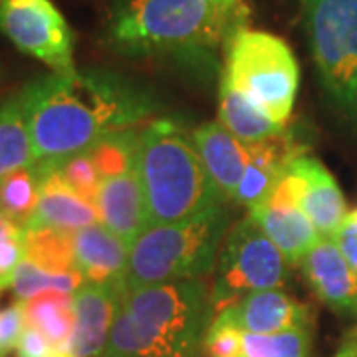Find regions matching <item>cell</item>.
<instances>
[{"mask_svg": "<svg viewBox=\"0 0 357 357\" xmlns=\"http://www.w3.org/2000/svg\"><path fill=\"white\" fill-rule=\"evenodd\" d=\"M121 304L143 357H195L213 319L211 292L203 280L128 288Z\"/></svg>", "mask_w": 357, "mask_h": 357, "instance_id": "5b68a950", "label": "cell"}, {"mask_svg": "<svg viewBox=\"0 0 357 357\" xmlns=\"http://www.w3.org/2000/svg\"><path fill=\"white\" fill-rule=\"evenodd\" d=\"M74 260L86 284L128 288L129 246L102 222L74 232Z\"/></svg>", "mask_w": 357, "mask_h": 357, "instance_id": "9a60e30c", "label": "cell"}, {"mask_svg": "<svg viewBox=\"0 0 357 357\" xmlns=\"http://www.w3.org/2000/svg\"><path fill=\"white\" fill-rule=\"evenodd\" d=\"M225 2H232L234 4V2H243V0H225Z\"/></svg>", "mask_w": 357, "mask_h": 357, "instance_id": "8d00e7d4", "label": "cell"}, {"mask_svg": "<svg viewBox=\"0 0 357 357\" xmlns=\"http://www.w3.org/2000/svg\"><path fill=\"white\" fill-rule=\"evenodd\" d=\"M36 165L32 133L20 93L0 105V181L8 173Z\"/></svg>", "mask_w": 357, "mask_h": 357, "instance_id": "44dd1931", "label": "cell"}, {"mask_svg": "<svg viewBox=\"0 0 357 357\" xmlns=\"http://www.w3.org/2000/svg\"><path fill=\"white\" fill-rule=\"evenodd\" d=\"M241 357H244V356H241Z\"/></svg>", "mask_w": 357, "mask_h": 357, "instance_id": "f35d334b", "label": "cell"}, {"mask_svg": "<svg viewBox=\"0 0 357 357\" xmlns=\"http://www.w3.org/2000/svg\"><path fill=\"white\" fill-rule=\"evenodd\" d=\"M192 143L222 199L234 201L238 183L248 165V145L236 139L220 121L199 126L192 131Z\"/></svg>", "mask_w": 357, "mask_h": 357, "instance_id": "e0dca14e", "label": "cell"}, {"mask_svg": "<svg viewBox=\"0 0 357 357\" xmlns=\"http://www.w3.org/2000/svg\"><path fill=\"white\" fill-rule=\"evenodd\" d=\"M96 206L103 227L115 232L128 246L135 243L149 229L137 165L121 175L103 178Z\"/></svg>", "mask_w": 357, "mask_h": 357, "instance_id": "2e32d148", "label": "cell"}, {"mask_svg": "<svg viewBox=\"0 0 357 357\" xmlns=\"http://www.w3.org/2000/svg\"><path fill=\"white\" fill-rule=\"evenodd\" d=\"M356 340H357V337H356Z\"/></svg>", "mask_w": 357, "mask_h": 357, "instance_id": "ab89813d", "label": "cell"}, {"mask_svg": "<svg viewBox=\"0 0 357 357\" xmlns=\"http://www.w3.org/2000/svg\"><path fill=\"white\" fill-rule=\"evenodd\" d=\"M222 79L274 121L288 123L298 93L300 68L284 40L243 28L225 52Z\"/></svg>", "mask_w": 357, "mask_h": 357, "instance_id": "8992f818", "label": "cell"}, {"mask_svg": "<svg viewBox=\"0 0 357 357\" xmlns=\"http://www.w3.org/2000/svg\"><path fill=\"white\" fill-rule=\"evenodd\" d=\"M126 290L112 284H84L74 292L76 326L68 345L70 357H102Z\"/></svg>", "mask_w": 357, "mask_h": 357, "instance_id": "8fae6325", "label": "cell"}, {"mask_svg": "<svg viewBox=\"0 0 357 357\" xmlns=\"http://www.w3.org/2000/svg\"><path fill=\"white\" fill-rule=\"evenodd\" d=\"M230 310L244 333H278L312 324V310L278 288L246 294Z\"/></svg>", "mask_w": 357, "mask_h": 357, "instance_id": "d6986e66", "label": "cell"}, {"mask_svg": "<svg viewBox=\"0 0 357 357\" xmlns=\"http://www.w3.org/2000/svg\"><path fill=\"white\" fill-rule=\"evenodd\" d=\"M356 337H357V328H356Z\"/></svg>", "mask_w": 357, "mask_h": 357, "instance_id": "74e56055", "label": "cell"}, {"mask_svg": "<svg viewBox=\"0 0 357 357\" xmlns=\"http://www.w3.org/2000/svg\"><path fill=\"white\" fill-rule=\"evenodd\" d=\"M141 129L129 128L105 135L88 149L102 178L115 177L137 165Z\"/></svg>", "mask_w": 357, "mask_h": 357, "instance_id": "d4e9b609", "label": "cell"}, {"mask_svg": "<svg viewBox=\"0 0 357 357\" xmlns=\"http://www.w3.org/2000/svg\"><path fill=\"white\" fill-rule=\"evenodd\" d=\"M38 169L40 201L28 227H54L76 232L100 222L98 206L72 191L56 171V167L50 163H38Z\"/></svg>", "mask_w": 357, "mask_h": 357, "instance_id": "ac0fdd59", "label": "cell"}, {"mask_svg": "<svg viewBox=\"0 0 357 357\" xmlns=\"http://www.w3.org/2000/svg\"><path fill=\"white\" fill-rule=\"evenodd\" d=\"M40 201L38 163L8 173L0 181V215L24 230Z\"/></svg>", "mask_w": 357, "mask_h": 357, "instance_id": "cb8c5ba5", "label": "cell"}, {"mask_svg": "<svg viewBox=\"0 0 357 357\" xmlns=\"http://www.w3.org/2000/svg\"><path fill=\"white\" fill-rule=\"evenodd\" d=\"M24 258L48 272H77L74 260V232L54 227H28L22 232Z\"/></svg>", "mask_w": 357, "mask_h": 357, "instance_id": "603a6c76", "label": "cell"}, {"mask_svg": "<svg viewBox=\"0 0 357 357\" xmlns=\"http://www.w3.org/2000/svg\"><path fill=\"white\" fill-rule=\"evenodd\" d=\"M16 357H70L68 351L56 347L46 335H42L38 330L26 326L20 342L16 345Z\"/></svg>", "mask_w": 357, "mask_h": 357, "instance_id": "4dcf8cb0", "label": "cell"}, {"mask_svg": "<svg viewBox=\"0 0 357 357\" xmlns=\"http://www.w3.org/2000/svg\"><path fill=\"white\" fill-rule=\"evenodd\" d=\"M290 262L250 217L230 227L211 290L213 316L246 294L276 290L290 276Z\"/></svg>", "mask_w": 357, "mask_h": 357, "instance_id": "ba28073f", "label": "cell"}, {"mask_svg": "<svg viewBox=\"0 0 357 357\" xmlns=\"http://www.w3.org/2000/svg\"><path fill=\"white\" fill-rule=\"evenodd\" d=\"M14 234H22V229L16 227L14 222H10L4 215H0V238H6V236H14Z\"/></svg>", "mask_w": 357, "mask_h": 357, "instance_id": "836d02e7", "label": "cell"}, {"mask_svg": "<svg viewBox=\"0 0 357 357\" xmlns=\"http://www.w3.org/2000/svg\"><path fill=\"white\" fill-rule=\"evenodd\" d=\"M229 230L225 204L187 220L149 227L129 246L128 288L203 280L217 268Z\"/></svg>", "mask_w": 357, "mask_h": 357, "instance_id": "277c9868", "label": "cell"}, {"mask_svg": "<svg viewBox=\"0 0 357 357\" xmlns=\"http://www.w3.org/2000/svg\"><path fill=\"white\" fill-rule=\"evenodd\" d=\"M310 288L337 314H357V270L333 238H319L300 262Z\"/></svg>", "mask_w": 357, "mask_h": 357, "instance_id": "7c38bea8", "label": "cell"}, {"mask_svg": "<svg viewBox=\"0 0 357 357\" xmlns=\"http://www.w3.org/2000/svg\"><path fill=\"white\" fill-rule=\"evenodd\" d=\"M26 330V318L22 302H16L0 310V357L16 349Z\"/></svg>", "mask_w": 357, "mask_h": 357, "instance_id": "f546056e", "label": "cell"}, {"mask_svg": "<svg viewBox=\"0 0 357 357\" xmlns=\"http://www.w3.org/2000/svg\"><path fill=\"white\" fill-rule=\"evenodd\" d=\"M312 328L300 326L278 333H244V357H307Z\"/></svg>", "mask_w": 357, "mask_h": 357, "instance_id": "4316f807", "label": "cell"}, {"mask_svg": "<svg viewBox=\"0 0 357 357\" xmlns=\"http://www.w3.org/2000/svg\"><path fill=\"white\" fill-rule=\"evenodd\" d=\"M218 121L246 145L274 137L286 129L225 79H220L218 89Z\"/></svg>", "mask_w": 357, "mask_h": 357, "instance_id": "ffe728a7", "label": "cell"}, {"mask_svg": "<svg viewBox=\"0 0 357 357\" xmlns=\"http://www.w3.org/2000/svg\"><path fill=\"white\" fill-rule=\"evenodd\" d=\"M243 2L126 0L112 14L105 38L129 58H169L215 68L218 52L244 28Z\"/></svg>", "mask_w": 357, "mask_h": 357, "instance_id": "7a4b0ae2", "label": "cell"}, {"mask_svg": "<svg viewBox=\"0 0 357 357\" xmlns=\"http://www.w3.org/2000/svg\"><path fill=\"white\" fill-rule=\"evenodd\" d=\"M248 165L232 203L250 211L274 191V187L286 177L294 161L304 155V151L284 129L274 137L248 145Z\"/></svg>", "mask_w": 357, "mask_h": 357, "instance_id": "4fadbf2b", "label": "cell"}, {"mask_svg": "<svg viewBox=\"0 0 357 357\" xmlns=\"http://www.w3.org/2000/svg\"><path fill=\"white\" fill-rule=\"evenodd\" d=\"M26 107L36 163H58L88 151L121 129L137 128L155 112L151 93L109 70L50 74L18 91Z\"/></svg>", "mask_w": 357, "mask_h": 357, "instance_id": "6da1fadb", "label": "cell"}, {"mask_svg": "<svg viewBox=\"0 0 357 357\" xmlns=\"http://www.w3.org/2000/svg\"><path fill=\"white\" fill-rule=\"evenodd\" d=\"M0 30L56 74L76 72L72 30L50 0H0Z\"/></svg>", "mask_w": 357, "mask_h": 357, "instance_id": "9c48e42d", "label": "cell"}, {"mask_svg": "<svg viewBox=\"0 0 357 357\" xmlns=\"http://www.w3.org/2000/svg\"><path fill=\"white\" fill-rule=\"evenodd\" d=\"M86 282L82 278L79 272H64V274H56L48 272L44 268L36 266L30 260H22L18 268L14 270L10 286L14 296L18 298V302H26L34 296L44 292H66L74 294L79 290Z\"/></svg>", "mask_w": 357, "mask_h": 357, "instance_id": "484cf974", "label": "cell"}, {"mask_svg": "<svg viewBox=\"0 0 357 357\" xmlns=\"http://www.w3.org/2000/svg\"><path fill=\"white\" fill-rule=\"evenodd\" d=\"M50 165L56 167V171L60 173V177L64 178L66 185L72 191H76L88 203H98V192H100L103 178L88 151L72 155V157H68L64 161L50 163Z\"/></svg>", "mask_w": 357, "mask_h": 357, "instance_id": "f1b7e54d", "label": "cell"}, {"mask_svg": "<svg viewBox=\"0 0 357 357\" xmlns=\"http://www.w3.org/2000/svg\"><path fill=\"white\" fill-rule=\"evenodd\" d=\"M300 187V206L321 238H332L347 217L344 192L332 173L310 155H300L290 167Z\"/></svg>", "mask_w": 357, "mask_h": 357, "instance_id": "5bb4252c", "label": "cell"}, {"mask_svg": "<svg viewBox=\"0 0 357 357\" xmlns=\"http://www.w3.org/2000/svg\"><path fill=\"white\" fill-rule=\"evenodd\" d=\"M4 288H8V282H6V280H2V278H0V292H2V290H4Z\"/></svg>", "mask_w": 357, "mask_h": 357, "instance_id": "d590c367", "label": "cell"}, {"mask_svg": "<svg viewBox=\"0 0 357 357\" xmlns=\"http://www.w3.org/2000/svg\"><path fill=\"white\" fill-rule=\"evenodd\" d=\"M332 238L342 248V252L351 262V266L357 270V208L347 213L342 227L335 230Z\"/></svg>", "mask_w": 357, "mask_h": 357, "instance_id": "d6a6232c", "label": "cell"}, {"mask_svg": "<svg viewBox=\"0 0 357 357\" xmlns=\"http://www.w3.org/2000/svg\"><path fill=\"white\" fill-rule=\"evenodd\" d=\"M333 357H357V340L354 337V342L351 344L344 345V349L340 351V354H335Z\"/></svg>", "mask_w": 357, "mask_h": 357, "instance_id": "e575fe53", "label": "cell"}, {"mask_svg": "<svg viewBox=\"0 0 357 357\" xmlns=\"http://www.w3.org/2000/svg\"><path fill=\"white\" fill-rule=\"evenodd\" d=\"M243 335L230 306L222 307L213 316L203 340V349L208 357H241L243 356Z\"/></svg>", "mask_w": 357, "mask_h": 357, "instance_id": "83f0119b", "label": "cell"}, {"mask_svg": "<svg viewBox=\"0 0 357 357\" xmlns=\"http://www.w3.org/2000/svg\"><path fill=\"white\" fill-rule=\"evenodd\" d=\"M298 192V178L292 171H288L274 191L258 206L248 211V217L278 246L290 264H300L307 250L321 238L300 206Z\"/></svg>", "mask_w": 357, "mask_h": 357, "instance_id": "30bf717a", "label": "cell"}, {"mask_svg": "<svg viewBox=\"0 0 357 357\" xmlns=\"http://www.w3.org/2000/svg\"><path fill=\"white\" fill-rule=\"evenodd\" d=\"M137 173L149 227L187 220L225 204L192 135L171 119H157L141 129Z\"/></svg>", "mask_w": 357, "mask_h": 357, "instance_id": "3957f363", "label": "cell"}, {"mask_svg": "<svg viewBox=\"0 0 357 357\" xmlns=\"http://www.w3.org/2000/svg\"><path fill=\"white\" fill-rule=\"evenodd\" d=\"M28 328L38 330L52 344L68 351L76 326L74 294L44 292L22 302ZM70 356V354H68Z\"/></svg>", "mask_w": 357, "mask_h": 357, "instance_id": "7402d4cb", "label": "cell"}, {"mask_svg": "<svg viewBox=\"0 0 357 357\" xmlns=\"http://www.w3.org/2000/svg\"><path fill=\"white\" fill-rule=\"evenodd\" d=\"M319 82L333 105L357 117V0H304Z\"/></svg>", "mask_w": 357, "mask_h": 357, "instance_id": "52a82bcc", "label": "cell"}, {"mask_svg": "<svg viewBox=\"0 0 357 357\" xmlns=\"http://www.w3.org/2000/svg\"><path fill=\"white\" fill-rule=\"evenodd\" d=\"M22 260H24L22 234H14V236L0 238V278L8 282V286H10V278H13L14 270L18 268V264Z\"/></svg>", "mask_w": 357, "mask_h": 357, "instance_id": "1f68e13d", "label": "cell"}]
</instances>
